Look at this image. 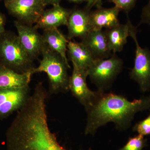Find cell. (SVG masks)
Masks as SVG:
<instances>
[{
  "label": "cell",
  "mask_w": 150,
  "mask_h": 150,
  "mask_svg": "<svg viewBox=\"0 0 150 150\" xmlns=\"http://www.w3.org/2000/svg\"><path fill=\"white\" fill-rule=\"evenodd\" d=\"M43 41L52 51L59 54L67 63V45L69 40L57 28L44 30L42 34Z\"/></svg>",
  "instance_id": "e0dca14e"
},
{
  "label": "cell",
  "mask_w": 150,
  "mask_h": 150,
  "mask_svg": "<svg viewBox=\"0 0 150 150\" xmlns=\"http://www.w3.org/2000/svg\"><path fill=\"white\" fill-rule=\"evenodd\" d=\"M147 140L139 135L129 138L126 145L119 150H143L146 146Z\"/></svg>",
  "instance_id": "d6986e66"
},
{
  "label": "cell",
  "mask_w": 150,
  "mask_h": 150,
  "mask_svg": "<svg viewBox=\"0 0 150 150\" xmlns=\"http://www.w3.org/2000/svg\"><path fill=\"white\" fill-rule=\"evenodd\" d=\"M70 2L76 3V4H80V3H81L84 2H87L88 0H67Z\"/></svg>",
  "instance_id": "484cf974"
},
{
  "label": "cell",
  "mask_w": 150,
  "mask_h": 150,
  "mask_svg": "<svg viewBox=\"0 0 150 150\" xmlns=\"http://www.w3.org/2000/svg\"><path fill=\"white\" fill-rule=\"evenodd\" d=\"M47 97L45 90L35 88L18 110L6 132L7 150H67L49 128Z\"/></svg>",
  "instance_id": "6da1fadb"
},
{
  "label": "cell",
  "mask_w": 150,
  "mask_h": 150,
  "mask_svg": "<svg viewBox=\"0 0 150 150\" xmlns=\"http://www.w3.org/2000/svg\"><path fill=\"white\" fill-rule=\"evenodd\" d=\"M32 71L19 74L0 64V88H21L29 86Z\"/></svg>",
  "instance_id": "2e32d148"
},
{
  "label": "cell",
  "mask_w": 150,
  "mask_h": 150,
  "mask_svg": "<svg viewBox=\"0 0 150 150\" xmlns=\"http://www.w3.org/2000/svg\"><path fill=\"white\" fill-rule=\"evenodd\" d=\"M30 95L29 86L21 88H0V119L20 109Z\"/></svg>",
  "instance_id": "30bf717a"
},
{
  "label": "cell",
  "mask_w": 150,
  "mask_h": 150,
  "mask_svg": "<svg viewBox=\"0 0 150 150\" xmlns=\"http://www.w3.org/2000/svg\"><path fill=\"white\" fill-rule=\"evenodd\" d=\"M71 10L62 6H53L51 8L44 10L34 27L36 29L44 30L58 28L62 25H66Z\"/></svg>",
  "instance_id": "4fadbf2b"
},
{
  "label": "cell",
  "mask_w": 150,
  "mask_h": 150,
  "mask_svg": "<svg viewBox=\"0 0 150 150\" xmlns=\"http://www.w3.org/2000/svg\"><path fill=\"white\" fill-rule=\"evenodd\" d=\"M34 61L22 47L18 35L6 31L0 36V64L19 74L32 71Z\"/></svg>",
  "instance_id": "277c9868"
},
{
  "label": "cell",
  "mask_w": 150,
  "mask_h": 150,
  "mask_svg": "<svg viewBox=\"0 0 150 150\" xmlns=\"http://www.w3.org/2000/svg\"><path fill=\"white\" fill-rule=\"evenodd\" d=\"M137 0H109L110 3L114 4V6L120 11H123L128 13L136 5Z\"/></svg>",
  "instance_id": "ffe728a7"
},
{
  "label": "cell",
  "mask_w": 150,
  "mask_h": 150,
  "mask_svg": "<svg viewBox=\"0 0 150 150\" xmlns=\"http://www.w3.org/2000/svg\"><path fill=\"white\" fill-rule=\"evenodd\" d=\"M73 67L72 73L69 81V90L86 110L92 105L99 95V91H92L89 88L86 82L87 72L75 66Z\"/></svg>",
  "instance_id": "9c48e42d"
},
{
  "label": "cell",
  "mask_w": 150,
  "mask_h": 150,
  "mask_svg": "<svg viewBox=\"0 0 150 150\" xmlns=\"http://www.w3.org/2000/svg\"><path fill=\"white\" fill-rule=\"evenodd\" d=\"M11 1V0H0V1H4V2L6 1Z\"/></svg>",
  "instance_id": "4316f807"
},
{
  "label": "cell",
  "mask_w": 150,
  "mask_h": 150,
  "mask_svg": "<svg viewBox=\"0 0 150 150\" xmlns=\"http://www.w3.org/2000/svg\"><path fill=\"white\" fill-rule=\"evenodd\" d=\"M45 6L48 5L56 6L60 5L62 0H41Z\"/></svg>",
  "instance_id": "d4e9b609"
},
{
  "label": "cell",
  "mask_w": 150,
  "mask_h": 150,
  "mask_svg": "<svg viewBox=\"0 0 150 150\" xmlns=\"http://www.w3.org/2000/svg\"><path fill=\"white\" fill-rule=\"evenodd\" d=\"M6 23V17L0 11V36L6 31L5 28Z\"/></svg>",
  "instance_id": "cb8c5ba5"
},
{
  "label": "cell",
  "mask_w": 150,
  "mask_h": 150,
  "mask_svg": "<svg viewBox=\"0 0 150 150\" xmlns=\"http://www.w3.org/2000/svg\"><path fill=\"white\" fill-rule=\"evenodd\" d=\"M150 108V96L130 101L123 96L99 91L92 105L86 110L85 134L93 135L99 127L110 122L115 123L117 129L126 130L131 126L135 113Z\"/></svg>",
  "instance_id": "7a4b0ae2"
},
{
  "label": "cell",
  "mask_w": 150,
  "mask_h": 150,
  "mask_svg": "<svg viewBox=\"0 0 150 150\" xmlns=\"http://www.w3.org/2000/svg\"><path fill=\"white\" fill-rule=\"evenodd\" d=\"M133 130L144 137L150 135V113L146 118L136 123Z\"/></svg>",
  "instance_id": "44dd1931"
},
{
  "label": "cell",
  "mask_w": 150,
  "mask_h": 150,
  "mask_svg": "<svg viewBox=\"0 0 150 150\" xmlns=\"http://www.w3.org/2000/svg\"><path fill=\"white\" fill-rule=\"evenodd\" d=\"M120 11L115 6L110 8L102 7L91 11L89 17L92 29H108L120 24L118 18Z\"/></svg>",
  "instance_id": "9a60e30c"
},
{
  "label": "cell",
  "mask_w": 150,
  "mask_h": 150,
  "mask_svg": "<svg viewBox=\"0 0 150 150\" xmlns=\"http://www.w3.org/2000/svg\"><path fill=\"white\" fill-rule=\"evenodd\" d=\"M4 2L9 13L17 21L30 26L36 23L45 10L41 0H11Z\"/></svg>",
  "instance_id": "52a82bcc"
},
{
  "label": "cell",
  "mask_w": 150,
  "mask_h": 150,
  "mask_svg": "<svg viewBox=\"0 0 150 150\" xmlns=\"http://www.w3.org/2000/svg\"><path fill=\"white\" fill-rule=\"evenodd\" d=\"M129 36L136 44V51L134 67L130 73V78L137 82L141 91L145 92L150 89V51L147 48H142L137 40V28L128 18Z\"/></svg>",
  "instance_id": "5b68a950"
},
{
  "label": "cell",
  "mask_w": 150,
  "mask_h": 150,
  "mask_svg": "<svg viewBox=\"0 0 150 150\" xmlns=\"http://www.w3.org/2000/svg\"><path fill=\"white\" fill-rule=\"evenodd\" d=\"M105 31L110 51L114 54L116 52H121L127 43V38L129 36L128 23L119 24L111 28L105 29Z\"/></svg>",
  "instance_id": "ac0fdd59"
},
{
  "label": "cell",
  "mask_w": 150,
  "mask_h": 150,
  "mask_svg": "<svg viewBox=\"0 0 150 150\" xmlns=\"http://www.w3.org/2000/svg\"><path fill=\"white\" fill-rule=\"evenodd\" d=\"M67 53L73 66L87 73L95 60L82 42L79 43L69 40L67 45Z\"/></svg>",
  "instance_id": "5bb4252c"
},
{
  "label": "cell",
  "mask_w": 150,
  "mask_h": 150,
  "mask_svg": "<svg viewBox=\"0 0 150 150\" xmlns=\"http://www.w3.org/2000/svg\"><path fill=\"white\" fill-rule=\"evenodd\" d=\"M21 44L30 58L33 61L42 54L45 46L43 37L34 26L14 22Z\"/></svg>",
  "instance_id": "ba28073f"
},
{
  "label": "cell",
  "mask_w": 150,
  "mask_h": 150,
  "mask_svg": "<svg viewBox=\"0 0 150 150\" xmlns=\"http://www.w3.org/2000/svg\"><path fill=\"white\" fill-rule=\"evenodd\" d=\"M102 0H88L85 8L91 11L93 7H96L97 8L102 7Z\"/></svg>",
  "instance_id": "603a6c76"
},
{
  "label": "cell",
  "mask_w": 150,
  "mask_h": 150,
  "mask_svg": "<svg viewBox=\"0 0 150 150\" xmlns=\"http://www.w3.org/2000/svg\"><path fill=\"white\" fill-rule=\"evenodd\" d=\"M149 2H150V0H149Z\"/></svg>",
  "instance_id": "83f0119b"
},
{
  "label": "cell",
  "mask_w": 150,
  "mask_h": 150,
  "mask_svg": "<svg viewBox=\"0 0 150 150\" xmlns=\"http://www.w3.org/2000/svg\"><path fill=\"white\" fill-rule=\"evenodd\" d=\"M123 62L115 54L106 59L95 60L88 71V76L97 87L103 91L109 87L122 69Z\"/></svg>",
  "instance_id": "8992f818"
},
{
  "label": "cell",
  "mask_w": 150,
  "mask_h": 150,
  "mask_svg": "<svg viewBox=\"0 0 150 150\" xmlns=\"http://www.w3.org/2000/svg\"><path fill=\"white\" fill-rule=\"evenodd\" d=\"M144 23L150 26V2L145 6L142 9L140 24Z\"/></svg>",
  "instance_id": "7402d4cb"
},
{
  "label": "cell",
  "mask_w": 150,
  "mask_h": 150,
  "mask_svg": "<svg viewBox=\"0 0 150 150\" xmlns=\"http://www.w3.org/2000/svg\"><path fill=\"white\" fill-rule=\"evenodd\" d=\"M81 42L88 48L95 60L107 59L112 55L105 31L103 29H92L82 39Z\"/></svg>",
  "instance_id": "8fae6325"
},
{
  "label": "cell",
  "mask_w": 150,
  "mask_h": 150,
  "mask_svg": "<svg viewBox=\"0 0 150 150\" xmlns=\"http://www.w3.org/2000/svg\"><path fill=\"white\" fill-rule=\"evenodd\" d=\"M91 11L84 9H75L71 10L67 26L68 29V40L75 38L82 39L92 29L90 21Z\"/></svg>",
  "instance_id": "7c38bea8"
},
{
  "label": "cell",
  "mask_w": 150,
  "mask_h": 150,
  "mask_svg": "<svg viewBox=\"0 0 150 150\" xmlns=\"http://www.w3.org/2000/svg\"><path fill=\"white\" fill-rule=\"evenodd\" d=\"M41 55L42 59L39 66L33 69V74L46 73L48 76L51 93L68 91L70 76L68 74V69L71 68L69 63L46 44Z\"/></svg>",
  "instance_id": "3957f363"
}]
</instances>
